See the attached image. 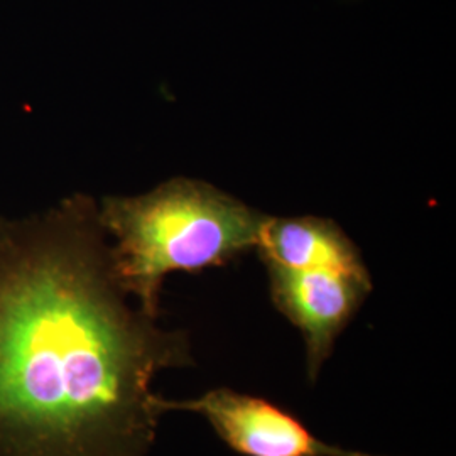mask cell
Here are the masks:
<instances>
[{"instance_id":"1","label":"cell","mask_w":456,"mask_h":456,"mask_svg":"<svg viewBox=\"0 0 456 456\" xmlns=\"http://www.w3.org/2000/svg\"><path fill=\"white\" fill-rule=\"evenodd\" d=\"M86 196L0 222V456H147L156 377L195 363L115 281Z\"/></svg>"},{"instance_id":"2","label":"cell","mask_w":456,"mask_h":456,"mask_svg":"<svg viewBox=\"0 0 456 456\" xmlns=\"http://www.w3.org/2000/svg\"><path fill=\"white\" fill-rule=\"evenodd\" d=\"M265 213L205 181L173 178L149 193L109 196L100 225L114 237L115 281L141 310L159 314L164 277L220 267L256 250Z\"/></svg>"},{"instance_id":"3","label":"cell","mask_w":456,"mask_h":456,"mask_svg":"<svg viewBox=\"0 0 456 456\" xmlns=\"http://www.w3.org/2000/svg\"><path fill=\"white\" fill-rule=\"evenodd\" d=\"M164 412L200 414L232 450L244 456H380L316 438L289 412L248 394L213 389L193 399H164Z\"/></svg>"},{"instance_id":"4","label":"cell","mask_w":456,"mask_h":456,"mask_svg":"<svg viewBox=\"0 0 456 456\" xmlns=\"http://www.w3.org/2000/svg\"><path fill=\"white\" fill-rule=\"evenodd\" d=\"M267 271L273 303L301 331L306 345L308 375L314 380L335 340L372 291V279L277 265H267Z\"/></svg>"},{"instance_id":"5","label":"cell","mask_w":456,"mask_h":456,"mask_svg":"<svg viewBox=\"0 0 456 456\" xmlns=\"http://www.w3.org/2000/svg\"><path fill=\"white\" fill-rule=\"evenodd\" d=\"M256 250L265 265L370 277L357 245L333 220L322 216L265 215Z\"/></svg>"}]
</instances>
